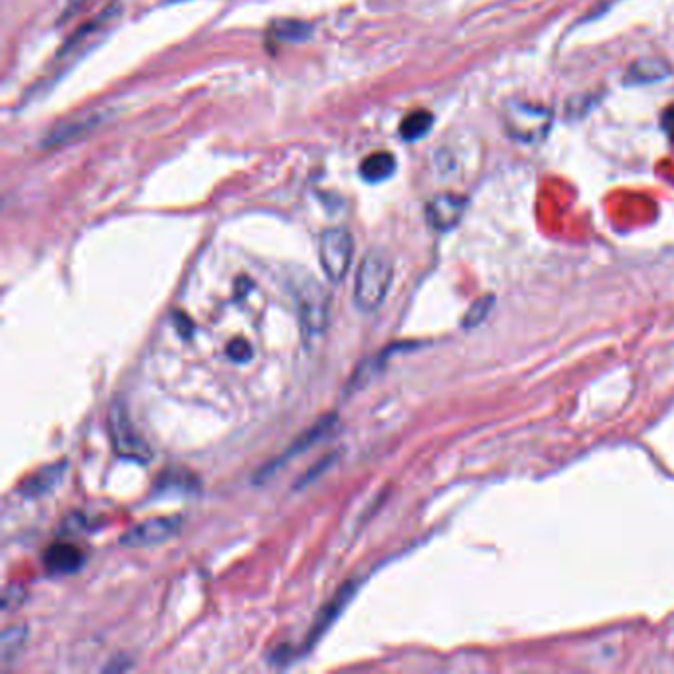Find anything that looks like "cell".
Returning <instances> with one entry per match:
<instances>
[{"label":"cell","mask_w":674,"mask_h":674,"mask_svg":"<svg viewBox=\"0 0 674 674\" xmlns=\"http://www.w3.org/2000/svg\"><path fill=\"white\" fill-rule=\"evenodd\" d=\"M228 354L235 362H247L252 358V346L245 341H233L228 348Z\"/></svg>","instance_id":"obj_20"},{"label":"cell","mask_w":674,"mask_h":674,"mask_svg":"<svg viewBox=\"0 0 674 674\" xmlns=\"http://www.w3.org/2000/svg\"><path fill=\"white\" fill-rule=\"evenodd\" d=\"M392 277H394V265H392L390 257L380 250L368 252L356 272L354 281L356 307L361 311L378 309L388 295Z\"/></svg>","instance_id":"obj_1"},{"label":"cell","mask_w":674,"mask_h":674,"mask_svg":"<svg viewBox=\"0 0 674 674\" xmlns=\"http://www.w3.org/2000/svg\"><path fill=\"white\" fill-rule=\"evenodd\" d=\"M552 121V111L546 107L512 104L504 114V129L516 143L538 144L548 137Z\"/></svg>","instance_id":"obj_3"},{"label":"cell","mask_w":674,"mask_h":674,"mask_svg":"<svg viewBox=\"0 0 674 674\" xmlns=\"http://www.w3.org/2000/svg\"><path fill=\"white\" fill-rule=\"evenodd\" d=\"M64 467H65L64 463L44 467L40 473L30 477L25 482V487H22V494H26V497H30V499H36V497H42V494L50 492L60 482L64 471H65Z\"/></svg>","instance_id":"obj_13"},{"label":"cell","mask_w":674,"mask_h":674,"mask_svg":"<svg viewBox=\"0 0 674 674\" xmlns=\"http://www.w3.org/2000/svg\"><path fill=\"white\" fill-rule=\"evenodd\" d=\"M309 34H311V26L299 20H281L273 25V36L279 40L299 42V40H305Z\"/></svg>","instance_id":"obj_16"},{"label":"cell","mask_w":674,"mask_h":674,"mask_svg":"<svg viewBox=\"0 0 674 674\" xmlns=\"http://www.w3.org/2000/svg\"><path fill=\"white\" fill-rule=\"evenodd\" d=\"M670 65L660 58H641L631 64L625 75L627 84H655L670 75Z\"/></svg>","instance_id":"obj_11"},{"label":"cell","mask_w":674,"mask_h":674,"mask_svg":"<svg viewBox=\"0 0 674 674\" xmlns=\"http://www.w3.org/2000/svg\"><path fill=\"white\" fill-rule=\"evenodd\" d=\"M354 255V240L344 228H329L319 238V262L324 275L332 283H341L351 269Z\"/></svg>","instance_id":"obj_5"},{"label":"cell","mask_w":674,"mask_h":674,"mask_svg":"<svg viewBox=\"0 0 674 674\" xmlns=\"http://www.w3.org/2000/svg\"><path fill=\"white\" fill-rule=\"evenodd\" d=\"M26 637L28 629L25 625H13L5 629L3 641H0V657H3V662H10L20 653V649L26 643Z\"/></svg>","instance_id":"obj_15"},{"label":"cell","mask_w":674,"mask_h":674,"mask_svg":"<svg viewBox=\"0 0 674 674\" xmlns=\"http://www.w3.org/2000/svg\"><path fill=\"white\" fill-rule=\"evenodd\" d=\"M44 561H46V568L52 571V574L67 576V574H74V571H77L84 566L85 556L77 546L58 542L48 550L46 556H44Z\"/></svg>","instance_id":"obj_10"},{"label":"cell","mask_w":674,"mask_h":674,"mask_svg":"<svg viewBox=\"0 0 674 674\" xmlns=\"http://www.w3.org/2000/svg\"><path fill=\"white\" fill-rule=\"evenodd\" d=\"M356 593V583L354 581H346L344 586L336 591V595H332V600L324 605L319 619L314 621L311 633L307 637V649L314 647V643L319 641V639L329 631V627L336 621V617L341 615V611L346 608V603L352 600V595Z\"/></svg>","instance_id":"obj_8"},{"label":"cell","mask_w":674,"mask_h":674,"mask_svg":"<svg viewBox=\"0 0 674 674\" xmlns=\"http://www.w3.org/2000/svg\"><path fill=\"white\" fill-rule=\"evenodd\" d=\"M109 435L115 453L134 463H147L151 459V449L133 425L129 410L121 401H115L109 410Z\"/></svg>","instance_id":"obj_4"},{"label":"cell","mask_w":674,"mask_h":674,"mask_svg":"<svg viewBox=\"0 0 674 674\" xmlns=\"http://www.w3.org/2000/svg\"><path fill=\"white\" fill-rule=\"evenodd\" d=\"M467 202L463 196L457 194H440L428 202L425 206V218L428 223L437 232L453 230L463 218Z\"/></svg>","instance_id":"obj_7"},{"label":"cell","mask_w":674,"mask_h":674,"mask_svg":"<svg viewBox=\"0 0 674 674\" xmlns=\"http://www.w3.org/2000/svg\"><path fill=\"white\" fill-rule=\"evenodd\" d=\"M295 302L299 311L301 329L307 339H314L327 331L331 299L324 287L312 277L295 279Z\"/></svg>","instance_id":"obj_2"},{"label":"cell","mask_w":674,"mask_h":674,"mask_svg":"<svg viewBox=\"0 0 674 674\" xmlns=\"http://www.w3.org/2000/svg\"><path fill=\"white\" fill-rule=\"evenodd\" d=\"M394 173H396V159H394V154L388 151H378V153L368 154L361 164V176L370 184L388 181V178Z\"/></svg>","instance_id":"obj_12"},{"label":"cell","mask_w":674,"mask_h":674,"mask_svg":"<svg viewBox=\"0 0 674 674\" xmlns=\"http://www.w3.org/2000/svg\"><path fill=\"white\" fill-rule=\"evenodd\" d=\"M433 115L430 111H413L400 123V134L403 141H420L431 131Z\"/></svg>","instance_id":"obj_14"},{"label":"cell","mask_w":674,"mask_h":674,"mask_svg":"<svg viewBox=\"0 0 674 674\" xmlns=\"http://www.w3.org/2000/svg\"><path fill=\"white\" fill-rule=\"evenodd\" d=\"M22 601H25V590L18 588V586L8 588L5 591V598H3V610L6 613H10L13 610H16Z\"/></svg>","instance_id":"obj_19"},{"label":"cell","mask_w":674,"mask_h":674,"mask_svg":"<svg viewBox=\"0 0 674 674\" xmlns=\"http://www.w3.org/2000/svg\"><path fill=\"white\" fill-rule=\"evenodd\" d=\"M491 302H492V299L489 297V299H481L479 302H475V305L473 307H471V311L467 312V317H465V327H475V324H479L482 319H485L487 317V312H489V309H491Z\"/></svg>","instance_id":"obj_18"},{"label":"cell","mask_w":674,"mask_h":674,"mask_svg":"<svg viewBox=\"0 0 674 674\" xmlns=\"http://www.w3.org/2000/svg\"><path fill=\"white\" fill-rule=\"evenodd\" d=\"M334 423H336V415L332 413V415H327V418H322V420H319L317 423H314L312 425V428L311 430H307L305 433H302V435H299V440L293 443V445H291L289 449H287V453L283 455V457H281V459H277L275 461V463L272 465V469H263L262 471V475H260V479H263V477H269V475H272V473H275V471L281 467V465H283V463H287V461H291V459H293V457H297V455H301L302 451H307V449L311 447V445H314V443H319L321 440H322V437L324 435H327L332 428H334Z\"/></svg>","instance_id":"obj_9"},{"label":"cell","mask_w":674,"mask_h":674,"mask_svg":"<svg viewBox=\"0 0 674 674\" xmlns=\"http://www.w3.org/2000/svg\"><path fill=\"white\" fill-rule=\"evenodd\" d=\"M665 127H667V133L670 134V139L674 141V111H669V114H667Z\"/></svg>","instance_id":"obj_21"},{"label":"cell","mask_w":674,"mask_h":674,"mask_svg":"<svg viewBox=\"0 0 674 674\" xmlns=\"http://www.w3.org/2000/svg\"><path fill=\"white\" fill-rule=\"evenodd\" d=\"M85 3H89V0H67V13H65V15L74 13V10H77L80 6H84Z\"/></svg>","instance_id":"obj_22"},{"label":"cell","mask_w":674,"mask_h":674,"mask_svg":"<svg viewBox=\"0 0 674 674\" xmlns=\"http://www.w3.org/2000/svg\"><path fill=\"white\" fill-rule=\"evenodd\" d=\"M183 519L181 516H156V519H149L134 528L121 538V544L129 548H147L163 544L171 540L173 536L181 532Z\"/></svg>","instance_id":"obj_6"},{"label":"cell","mask_w":674,"mask_h":674,"mask_svg":"<svg viewBox=\"0 0 674 674\" xmlns=\"http://www.w3.org/2000/svg\"><path fill=\"white\" fill-rule=\"evenodd\" d=\"M198 485V481L184 473V471H168V473L156 481V487L159 489H171V491H190Z\"/></svg>","instance_id":"obj_17"}]
</instances>
